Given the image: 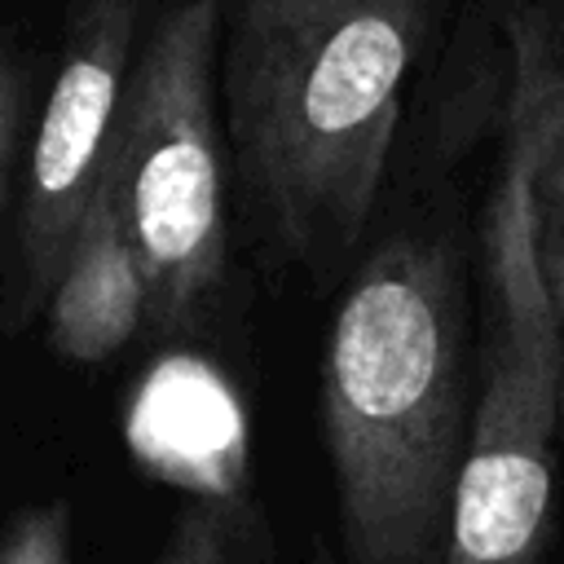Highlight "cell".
Listing matches in <instances>:
<instances>
[{"instance_id": "6da1fadb", "label": "cell", "mask_w": 564, "mask_h": 564, "mask_svg": "<svg viewBox=\"0 0 564 564\" xmlns=\"http://www.w3.org/2000/svg\"><path fill=\"white\" fill-rule=\"evenodd\" d=\"M317 388L344 564H441L476 405L463 269L441 238H388L352 273Z\"/></svg>"}, {"instance_id": "7a4b0ae2", "label": "cell", "mask_w": 564, "mask_h": 564, "mask_svg": "<svg viewBox=\"0 0 564 564\" xmlns=\"http://www.w3.org/2000/svg\"><path fill=\"white\" fill-rule=\"evenodd\" d=\"M410 57V0H234L220 75L229 145L286 256L330 260L361 238Z\"/></svg>"}, {"instance_id": "3957f363", "label": "cell", "mask_w": 564, "mask_h": 564, "mask_svg": "<svg viewBox=\"0 0 564 564\" xmlns=\"http://www.w3.org/2000/svg\"><path fill=\"white\" fill-rule=\"evenodd\" d=\"M560 423V339L533 251L529 154L516 137L485 220L480 388L441 564H542Z\"/></svg>"}, {"instance_id": "277c9868", "label": "cell", "mask_w": 564, "mask_h": 564, "mask_svg": "<svg viewBox=\"0 0 564 564\" xmlns=\"http://www.w3.org/2000/svg\"><path fill=\"white\" fill-rule=\"evenodd\" d=\"M220 26V0H172L163 9L128 75L101 167L145 269L150 322L163 335L207 308L229 260L212 101Z\"/></svg>"}, {"instance_id": "5b68a950", "label": "cell", "mask_w": 564, "mask_h": 564, "mask_svg": "<svg viewBox=\"0 0 564 564\" xmlns=\"http://www.w3.org/2000/svg\"><path fill=\"white\" fill-rule=\"evenodd\" d=\"M137 0H79L62 62L44 97L18 220L22 300L40 308L70 256L79 220L97 194L119 101L132 75Z\"/></svg>"}, {"instance_id": "8992f818", "label": "cell", "mask_w": 564, "mask_h": 564, "mask_svg": "<svg viewBox=\"0 0 564 564\" xmlns=\"http://www.w3.org/2000/svg\"><path fill=\"white\" fill-rule=\"evenodd\" d=\"M132 458L189 502L229 507L247 489V410L234 383L194 352L159 357L123 410Z\"/></svg>"}, {"instance_id": "52a82bcc", "label": "cell", "mask_w": 564, "mask_h": 564, "mask_svg": "<svg viewBox=\"0 0 564 564\" xmlns=\"http://www.w3.org/2000/svg\"><path fill=\"white\" fill-rule=\"evenodd\" d=\"M150 322V286L137 256V242L123 225L110 181H97V194L79 220L70 256L44 300L48 348L66 361H106Z\"/></svg>"}, {"instance_id": "ba28073f", "label": "cell", "mask_w": 564, "mask_h": 564, "mask_svg": "<svg viewBox=\"0 0 564 564\" xmlns=\"http://www.w3.org/2000/svg\"><path fill=\"white\" fill-rule=\"evenodd\" d=\"M516 137L529 154L533 251L560 339V419H564V132L546 115H520Z\"/></svg>"}, {"instance_id": "9c48e42d", "label": "cell", "mask_w": 564, "mask_h": 564, "mask_svg": "<svg viewBox=\"0 0 564 564\" xmlns=\"http://www.w3.org/2000/svg\"><path fill=\"white\" fill-rule=\"evenodd\" d=\"M0 564H75L70 507L62 498L22 511L0 538Z\"/></svg>"}, {"instance_id": "30bf717a", "label": "cell", "mask_w": 564, "mask_h": 564, "mask_svg": "<svg viewBox=\"0 0 564 564\" xmlns=\"http://www.w3.org/2000/svg\"><path fill=\"white\" fill-rule=\"evenodd\" d=\"M159 564H234L229 511L185 498V507L176 511L172 533L159 551Z\"/></svg>"}, {"instance_id": "8fae6325", "label": "cell", "mask_w": 564, "mask_h": 564, "mask_svg": "<svg viewBox=\"0 0 564 564\" xmlns=\"http://www.w3.org/2000/svg\"><path fill=\"white\" fill-rule=\"evenodd\" d=\"M18 123H22V70H18L13 44L0 35V212H4V198H9Z\"/></svg>"}, {"instance_id": "7c38bea8", "label": "cell", "mask_w": 564, "mask_h": 564, "mask_svg": "<svg viewBox=\"0 0 564 564\" xmlns=\"http://www.w3.org/2000/svg\"><path fill=\"white\" fill-rule=\"evenodd\" d=\"M317 564H326V560H317Z\"/></svg>"}]
</instances>
